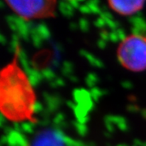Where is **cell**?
Returning a JSON list of instances; mask_svg holds the SVG:
<instances>
[{
  "label": "cell",
  "mask_w": 146,
  "mask_h": 146,
  "mask_svg": "<svg viewBox=\"0 0 146 146\" xmlns=\"http://www.w3.org/2000/svg\"><path fill=\"white\" fill-rule=\"evenodd\" d=\"M21 49L16 46L10 62L0 72V110L11 123H36V94L21 66Z\"/></svg>",
  "instance_id": "6da1fadb"
},
{
  "label": "cell",
  "mask_w": 146,
  "mask_h": 146,
  "mask_svg": "<svg viewBox=\"0 0 146 146\" xmlns=\"http://www.w3.org/2000/svg\"><path fill=\"white\" fill-rule=\"evenodd\" d=\"M118 61L131 72L146 71V36L134 33L123 38L117 47Z\"/></svg>",
  "instance_id": "7a4b0ae2"
},
{
  "label": "cell",
  "mask_w": 146,
  "mask_h": 146,
  "mask_svg": "<svg viewBox=\"0 0 146 146\" xmlns=\"http://www.w3.org/2000/svg\"><path fill=\"white\" fill-rule=\"evenodd\" d=\"M7 5L21 18L35 20L53 17L56 0H5Z\"/></svg>",
  "instance_id": "3957f363"
},
{
  "label": "cell",
  "mask_w": 146,
  "mask_h": 146,
  "mask_svg": "<svg viewBox=\"0 0 146 146\" xmlns=\"http://www.w3.org/2000/svg\"><path fill=\"white\" fill-rule=\"evenodd\" d=\"M31 146H72V140L54 129H44L38 132L32 141Z\"/></svg>",
  "instance_id": "277c9868"
},
{
  "label": "cell",
  "mask_w": 146,
  "mask_h": 146,
  "mask_svg": "<svg viewBox=\"0 0 146 146\" xmlns=\"http://www.w3.org/2000/svg\"><path fill=\"white\" fill-rule=\"evenodd\" d=\"M112 10L121 16H131L141 10L145 0H108Z\"/></svg>",
  "instance_id": "5b68a950"
}]
</instances>
